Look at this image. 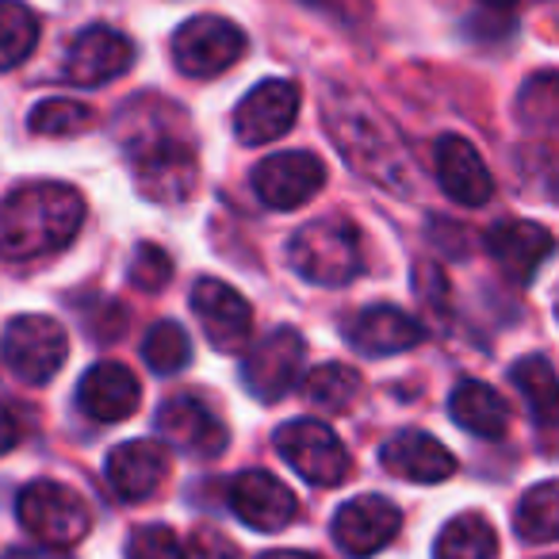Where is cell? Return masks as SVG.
Listing matches in <instances>:
<instances>
[{
  "instance_id": "19",
  "label": "cell",
  "mask_w": 559,
  "mask_h": 559,
  "mask_svg": "<svg viewBox=\"0 0 559 559\" xmlns=\"http://www.w3.org/2000/svg\"><path fill=\"white\" fill-rule=\"evenodd\" d=\"M169 475V452L157 441H127L116 444L108 456V483L119 498L142 502L150 498Z\"/></svg>"
},
{
  "instance_id": "9",
  "label": "cell",
  "mask_w": 559,
  "mask_h": 559,
  "mask_svg": "<svg viewBox=\"0 0 559 559\" xmlns=\"http://www.w3.org/2000/svg\"><path fill=\"white\" fill-rule=\"evenodd\" d=\"M304 368H307V342L299 337V330L284 326L246 353V360H241V383L261 403H276V399H284L304 380Z\"/></svg>"
},
{
  "instance_id": "29",
  "label": "cell",
  "mask_w": 559,
  "mask_h": 559,
  "mask_svg": "<svg viewBox=\"0 0 559 559\" xmlns=\"http://www.w3.org/2000/svg\"><path fill=\"white\" fill-rule=\"evenodd\" d=\"M93 127H96V111L88 104L66 100V96L43 100L32 111V131L43 134V139H73V134H85Z\"/></svg>"
},
{
  "instance_id": "28",
  "label": "cell",
  "mask_w": 559,
  "mask_h": 559,
  "mask_svg": "<svg viewBox=\"0 0 559 559\" xmlns=\"http://www.w3.org/2000/svg\"><path fill=\"white\" fill-rule=\"evenodd\" d=\"M360 388H365V383H360V372H357V368H345V365L314 368V372L307 376V383H304L307 399H311L319 411H330V414L349 411V406L357 403Z\"/></svg>"
},
{
  "instance_id": "37",
  "label": "cell",
  "mask_w": 559,
  "mask_h": 559,
  "mask_svg": "<svg viewBox=\"0 0 559 559\" xmlns=\"http://www.w3.org/2000/svg\"><path fill=\"white\" fill-rule=\"evenodd\" d=\"M483 4H490V9H510V4H518V0H483Z\"/></svg>"
},
{
  "instance_id": "18",
  "label": "cell",
  "mask_w": 559,
  "mask_h": 559,
  "mask_svg": "<svg viewBox=\"0 0 559 559\" xmlns=\"http://www.w3.org/2000/svg\"><path fill=\"white\" fill-rule=\"evenodd\" d=\"M139 380L131 368L116 365V360H100L93 365L78 383V406L93 421H123L139 411Z\"/></svg>"
},
{
  "instance_id": "25",
  "label": "cell",
  "mask_w": 559,
  "mask_h": 559,
  "mask_svg": "<svg viewBox=\"0 0 559 559\" xmlns=\"http://www.w3.org/2000/svg\"><path fill=\"white\" fill-rule=\"evenodd\" d=\"M513 388L525 395V406L544 429L556 426L559 414V383L556 368L548 365V357H525L513 365Z\"/></svg>"
},
{
  "instance_id": "35",
  "label": "cell",
  "mask_w": 559,
  "mask_h": 559,
  "mask_svg": "<svg viewBox=\"0 0 559 559\" xmlns=\"http://www.w3.org/2000/svg\"><path fill=\"white\" fill-rule=\"evenodd\" d=\"M4 559H66V556H58L55 548H16V551H9Z\"/></svg>"
},
{
  "instance_id": "3",
  "label": "cell",
  "mask_w": 559,
  "mask_h": 559,
  "mask_svg": "<svg viewBox=\"0 0 559 559\" xmlns=\"http://www.w3.org/2000/svg\"><path fill=\"white\" fill-rule=\"evenodd\" d=\"M85 226V195L58 180L20 185L0 203V257L35 261L66 249Z\"/></svg>"
},
{
  "instance_id": "22",
  "label": "cell",
  "mask_w": 559,
  "mask_h": 559,
  "mask_svg": "<svg viewBox=\"0 0 559 559\" xmlns=\"http://www.w3.org/2000/svg\"><path fill=\"white\" fill-rule=\"evenodd\" d=\"M421 326L399 307H368L349 322V342L365 357H395L421 342Z\"/></svg>"
},
{
  "instance_id": "2",
  "label": "cell",
  "mask_w": 559,
  "mask_h": 559,
  "mask_svg": "<svg viewBox=\"0 0 559 559\" xmlns=\"http://www.w3.org/2000/svg\"><path fill=\"white\" fill-rule=\"evenodd\" d=\"M322 119H326L330 139L353 165V173H360L368 185L391 195L414 192V165L406 157L403 139L372 100H365L357 88L330 85L322 96Z\"/></svg>"
},
{
  "instance_id": "12",
  "label": "cell",
  "mask_w": 559,
  "mask_h": 559,
  "mask_svg": "<svg viewBox=\"0 0 559 559\" xmlns=\"http://www.w3.org/2000/svg\"><path fill=\"white\" fill-rule=\"evenodd\" d=\"M299 88L292 81H261L253 93L241 96L234 108V134L246 146H269L296 127Z\"/></svg>"
},
{
  "instance_id": "14",
  "label": "cell",
  "mask_w": 559,
  "mask_h": 559,
  "mask_svg": "<svg viewBox=\"0 0 559 559\" xmlns=\"http://www.w3.org/2000/svg\"><path fill=\"white\" fill-rule=\"evenodd\" d=\"M230 510L257 533H280V528H288L296 521L299 502L276 475L253 467V472H241L230 483Z\"/></svg>"
},
{
  "instance_id": "34",
  "label": "cell",
  "mask_w": 559,
  "mask_h": 559,
  "mask_svg": "<svg viewBox=\"0 0 559 559\" xmlns=\"http://www.w3.org/2000/svg\"><path fill=\"white\" fill-rule=\"evenodd\" d=\"M20 441V429H16V418H12L4 406H0V456Z\"/></svg>"
},
{
  "instance_id": "17",
  "label": "cell",
  "mask_w": 559,
  "mask_h": 559,
  "mask_svg": "<svg viewBox=\"0 0 559 559\" xmlns=\"http://www.w3.org/2000/svg\"><path fill=\"white\" fill-rule=\"evenodd\" d=\"M134 47L111 27H85L66 50V81L73 85H104L131 70Z\"/></svg>"
},
{
  "instance_id": "10",
  "label": "cell",
  "mask_w": 559,
  "mask_h": 559,
  "mask_svg": "<svg viewBox=\"0 0 559 559\" xmlns=\"http://www.w3.org/2000/svg\"><path fill=\"white\" fill-rule=\"evenodd\" d=\"M322 180H326V165L319 157L307 150H284V154H269L253 169V192L264 207L296 211L314 200Z\"/></svg>"
},
{
  "instance_id": "31",
  "label": "cell",
  "mask_w": 559,
  "mask_h": 559,
  "mask_svg": "<svg viewBox=\"0 0 559 559\" xmlns=\"http://www.w3.org/2000/svg\"><path fill=\"white\" fill-rule=\"evenodd\" d=\"M127 559H188L185 544L173 528L165 525H142L127 540Z\"/></svg>"
},
{
  "instance_id": "30",
  "label": "cell",
  "mask_w": 559,
  "mask_h": 559,
  "mask_svg": "<svg viewBox=\"0 0 559 559\" xmlns=\"http://www.w3.org/2000/svg\"><path fill=\"white\" fill-rule=\"evenodd\" d=\"M192 357V342L177 322H157L154 330L142 342V360H146L154 372H180Z\"/></svg>"
},
{
  "instance_id": "20",
  "label": "cell",
  "mask_w": 559,
  "mask_h": 559,
  "mask_svg": "<svg viewBox=\"0 0 559 559\" xmlns=\"http://www.w3.org/2000/svg\"><path fill=\"white\" fill-rule=\"evenodd\" d=\"M487 249L506 276L525 284L551 257V230L533 218H513V223H502L487 234Z\"/></svg>"
},
{
  "instance_id": "11",
  "label": "cell",
  "mask_w": 559,
  "mask_h": 559,
  "mask_svg": "<svg viewBox=\"0 0 559 559\" xmlns=\"http://www.w3.org/2000/svg\"><path fill=\"white\" fill-rule=\"evenodd\" d=\"M403 528V513L391 498L360 495L334 513V540L349 559H368L383 551Z\"/></svg>"
},
{
  "instance_id": "36",
  "label": "cell",
  "mask_w": 559,
  "mask_h": 559,
  "mask_svg": "<svg viewBox=\"0 0 559 559\" xmlns=\"http://www.w3.org/2000/svg\"><path fill=\"white\" fill-rule=\"evenodd\" d=\"M257 559H322V556H311V551H264Z\"/></svg>"
},
{
  "instance_id": "7",
  "label": "cell",
  "mask_w": 559,
  "mask_h": 559,
  "mask_svg": "<svg viewBox=\"0 0 559 559\" xmlns=\"http://www.w3.org/2000/svg\"><path fill=\"white\" fill-rule=\"evenodd\" d=\"M246 55V35L223 16H192L173 35V62L185 78H218Z\"/></svg>"
},
{
  "instance_id": "4",
  "label": "cell",
  "mask_w": 559,
  "mask_h": 559,
  "mask_svg": "<svg viewBox=\"0 0 559 559\" xmlns=\"http://www.w3.org/2000/svg\"><path fill=\"white\" fill-rule=\"evenodd\" d=\"M288 264L296 276L319 288H345L365 269L360 230L345 215H326L299 226L288 241Z\"/></svg>"
},
{
  "instance_id": "5",
  "label": "cell",
  "mask_w": 559,
  "mask_h": 559,
  "mask_svg": "<svg viewBox=\"0 0 559 559\" xmlns=\"http://www.w3.org/2000/svg\"><path fill=\"white\" fill-rule=\"evenodd\" d=\"M16 518L47 548H70V544L85 540L88 525H93V513H88L85 498L55 479L27 483L16 498Z\"/></svg>"
},
{
  "instance_id": "33",
  "label": "cell",
  "mask_w": 559,
  "mask_h": 559,
  "mask_svg": "<svg viewBox=\"0 0 559 559\" xmlns=\"http://www.w3.org/2000/svg\"><path fill=\"white\" fill-rule=\"evenodd\" d=\"M188 559H234V548L218 533L200 528V533L192 536V556Z\"/></svg>"
},
{
  "instance_id": "15",
  "label": "cell",
  "mask_w": 559,
  "mask_h": 559,
  "mask_svg": "<svg viewBox=\"0 0 559 559\" xmlns=\"http://www.w3.org/2000/svg\"><path fill=\"white\" fill-rule=\"evenodd\" d=\"M157 429H162V437L169 444H177V449L192 452V456H203V460L218 456V452L226 449V441H230V433H226V426L218 421V414L195 395H177V399H169V403H162V411H157Z\"/></svg>"
},
{
  "instance_id": "21",
  "label": "cell",
  "mask_w": 559,
  "mask_h": 559,
  "mask_svg": "<svg viewBox=\"0 0 559 559\" xmlns=\"http://www.w3.org/2000/svg\"><path fill=\"white\" fill-rule=\"evenodd\" d=\"M380 460L391 475L411 479V483H444L452 472H456V456H452L437 437L421 433V429L395 433L388 444H383Z\"/></svg>"
},
{
  "instance_id": "8",
  "label": "cell",
  "mask_w": 559,
  "mask_h": 559,
  "mask_svg": "<svg viewBox=\"0 0 559 559\" xmlns=\"http://www.w3.org/2000/svg\"><path fill=\"white\" fill-rule=\"evenodd\" d=\"M280 456L288 460L307 483L314 487H337L349 479V452L337 441V433L330 426L314 418H296L276 433Z\"/></svg>"
},
{
  "instance_id": "38",
  "label": "cell",
  "mask_w": 559,
  "mask_h": 559,
  "mask_svg": "<svg viewBox=\"0 0 559 559\" xmlns=\"http://www.w3.org/2000/svg\"><path fill=\"white\" fill-rule=\"evenodd\" d=\"M548 559H551V556H548Z\"/></svg>"
},
{
  "instance_id": "32",
  "label": "cell",
  "mask_w": 559,
  "mask_h": 559,
  "mask_svg": "<svg viewBox=\"0 0 559 559\" xmlns=\"http://www.w3.org/2000/svg\"><path fill=\"white\" fill-rule=\"evenodd\" d=\"M131 284L139 292H162L173 280V261L162 246H139V253L131 257Z\"/></svg>"
},
{
  "instance_id": "1",
  "label": "cell",
  "mask_w": 559,
  "mask_h": 559,
  "mask_svg": "<svg viewBox=\"0 0 559 559\" xmlns=\"http://www.w3.org/2000/svg\"><path fill=\"white\" fill-rule=\"evenodd\" d=\"M123 146L134 185L154 203H185L195 195L200 157L188 139L185 111L169 100H142L123 111Z\"/></svg>"
},
{
  "instance_id": "16",
  "label": "cell",
  "mask_w": 559,
  "mask_h": 559,
  "mask_svg": "<svg viewBox=\"0 0 559 559\" xmlns=\"http://www.w3.org/2000/svg\"><path fill=\"white\" fill-rule=\"evenodd\" d=\"M433 165L437 180H441L444 195L460 207H483L495 192L487 162L479 157V150L460 134H441L433 146Z\"/></svg>"
},
{
  "instance_id": "26",
  "label": "cell",
  "mask_w": 559,
  "mask_h": 559,
  "mask_svg": "<svg viewBox=\"0 0 559 559\" xmlns=\"http://www.w3.org/2000/svg\"><path fill=\"white\" fill-rule=\"evenodd\" d=\"M513 528L528 544H551L559 536V487L556 479H544L518 502Z\"/></svg>"
},
{
  "instance_id": "24",
  "label": "cell",
  "mask_w": 559,
  "mask_h": 559,
  "mask_svg": "<svg viewBox=\"0 0 559 559\" xmlns=\"http://www.w3.org/2000/svg\"><path fill=\"white\" fill-rule=\"evenodd\" d=\"M498 533L483 513H460L441 528L433 544V559H495Z\"/></svg>"
},
{
  "instance_id": "13",
  "label": "cell",
  "mask_w": 559,
  "mask_h": 559,
  "mask_svg": "<svg viewBox=\"0 0 559 559\" xmlns=\"http://www.w3.org/2000/svg\"><path fill=\"white\" fill-rule=\"evenodd\" d=\"M192 311L215 349L238 353L253 337V311H249L246 296L238 288H230V284H223V280H211V276L195 280Z\"/></svg>"
},
{
  "instance_id": "27",
  "label": "cell",
  "mask_w": 559,
  "mask_h": 559,
  "mask_svg": "<svg viewBox=\"0 0 559 559\" xmlns=\"http://www.w3.org/2000/svg\"><path fill=\"white\" fill-rule=\"evenodd\" d=\"M39 16L20 0H0V70L20 66L39 47Z\"/></svg>"
},
{
  "instance_id": "6",
  "label": "cell",
  "mask_w": 559,
  "mask_h": 559,
  "mask_svg": "<svg viewBox=\"0 0 559 559\" xmlns=\"http://www.w3.org/2000/svg\"><path fill=\"white\" fill-rule=\"evenodd\" d=\"M70 337L47 314H20L4 326V365L24 383H50L66 365Z\"/></svg>"
},
{
  "instance_id": "23",
  "label": "cell",
  "mask_w": 559,
  "mask_h": 559,
  "mask_svg": "<svg viewBox=\"0 0 559 559\" xmlns=\"http://www.w3.org/2000/svg\"><path fill=\"white\" fill-rule=\"evenodd\" d=\"M449 414L460 429L483 437V441H498V437H506V429H510V406H506V399L483 380L456 383V391H452V399H449Z\"/></svg>"
}]
</instances>
